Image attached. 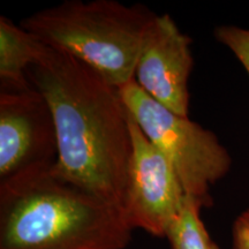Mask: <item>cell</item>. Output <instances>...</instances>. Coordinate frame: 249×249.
I'll list each match as a JSON object with an SVG mask.
<instances>
[{"label":"cell","mask_w":249,"mask_h":249,"mask_svg":"<svg viewBox=\"0 0 249 249\" xmlns=\"http://www.w3.org/2000/svg\"><path fill=\"white\" fill-rule=\"evenodd\" d=\"M28 77L53 116L55 171L74 186L123 209L132 135L119 89L81 61L48 46Z\"/></svg>","instance_id":"obj_1"},{"label":"cell","mask_w":249,"mask_h":249,"mask_svg":"<svg viewBox=\"0 0 249 249\" xmlns=\"http://www.w3.org/2000/svg\"><path fill=\"white\" fill-rule=\"evenodd\" d=\"M54 164L0 182V249L128 247L134 230L119 205L68 182Z\"/></svg>","instance_id":"obj_2"},{"label":"cell","mask_w":249,"mask_h":249,"mask_svg":"<svg viewBox=\"0 0 249 249\" xmlns=\"http://www.w3.org/2000/svg\"><path fill=\"white\" fill-rule=\"evenodd\" d=\"M156 17L144 5L67 0L20 22L50 49L64 52L121 89L132 82L143 39Z\"/></svg>","instance_id":"obj_3"},{"label":"cell","mask_w":249,"mask_h":249,"mask_svg":"<svg viewBox=\"0 0 249 249\" xmlns=\"http://www.w3.org/2000/svg\"><path fill=\"white\" fill-rule=\"evenodd\" d=\"M119 91L133 119L173 166L186 196L203 208L213 207L211 189L232 166L231 155L216 134L154 101L135 80Z\"/></svg>","instance_id":"obj_4"},{"label":"cell","mask_w":249,"mask_h":249,"mask_svg":"<svg viewBox=\"0 0 249 249\" xmlns=\"http://www.w3.org/2000/svg\"><path fill=\"white\" fill-rule=\"evenodd\" d=\"M130 155L123 210L133 230L166 238L186 194L167 158L150 142L129 114Z\"/></svg>","instance_id":"obj_5"},{"label":"cell","mask_w":249,"mask_h":249,"mask_svg":"<svg viewBox=\"0 0 249 249\" xmlns=\"http://www.w3.org/2000/svg\"><path fill=\"white\" fill-rule=\"evenodd\" d=\"M54 119L34 87L0 91V182L57 161Z\"/></svg>","instance_id":"obj_6"},{"label":"cell","mask_w":249,"mask_h":249,"mask_svg":"<svg viewBox=\"0 0 249 249\" xmlns=\"http://www.w3.org/2000/svg\"><path fill=\"white\" fill-rule=\"evenodd\" d=\"M192 43L170 14H156L143 39L134 75L154 101L182 117H189Z\"/></svg>","instance_id":"obj_7"},{"label":"cell","mask_w":249,"mask_h":249,"mask_svg":"<svg viewBox=\"0 0 249 249\" xmlns=\"http://www.w3.org/2000/svg\"><path fill=\"white\" fill-rule=\"evenodd\" d=\"M44 44L20 23L0 17V91L26 90L33 85L28 71Z\"/></svg>","instance_id":"obj_8"},{"label":"cell","mask_w":249,"mask_h":249,"mask_svg":"<svg viewBox=\"0 0 249 249\" xmlns=\"http://www.w3.org/2000/svg\"><path fill=\"white\" fill-rule=\"evenodd\" d=\"M202 209L197 201L186 196L182 209L165 238L170 249H219L202 220Z\"/></svg>","instance_id":"obj_9"},{"label":"cell","mask_w":249,"mask_h":249,"mask_svg":"<svg viewBox=\"0 0 249 249\" xmlns=\"http://www.w3.org/2000/svg\"><path fill=\"white\" fill-rule=\"evenodd\" d=\"M213 36L235 55L249 75V28L224 24L214 29Z\"/></svg>","instance_id":"obj_10"},{"label":"cell","mask_w":249,"mask_h":249,"mask_svg":"<svg viewBox=\"0 0 249 249\" xmlns=\"http://www.w3.org/2000/svg\"><path fill=\"white\" fill-rule=\"evenodd\" d=\"M231 249H249V208L233 222Z\"/></svg>","instance_id":"obj_11"}]
</instances>
